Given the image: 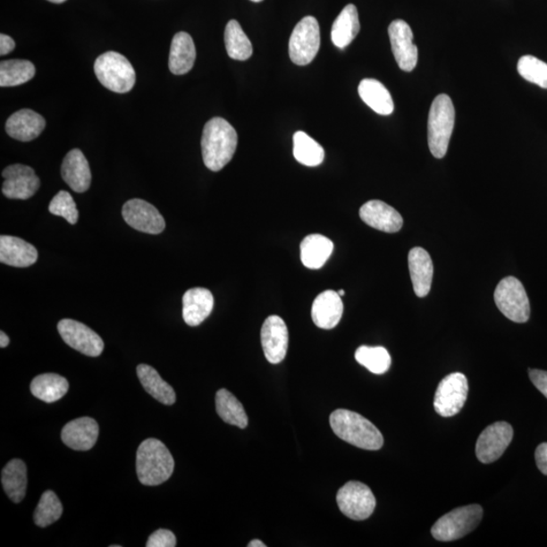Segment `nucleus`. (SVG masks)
Returning a JSON list of instances; mask_svg holds the SVG:
<instances>
[{
	"instance_id": "f257e3e1",
	"label": "nucleus",
	"mask_w": 547,
	"mask_h": 547,
	"mask_svg": "<svg viewBox=\"0 0 547 547\" xmlns=\"http://www.w3.org/2000/svg\"><path fill=\"white\" fill-rule=\"evenodd\" d=\"M238 133L223 118H212L204 127L201 147L205 165L219 172L231 161L238 147Z\"/></svg>"
},
{
	"instance_id": "f03ea898",
	"label": "nucleus",
	"mask_w": 547,
	"mask_h": 547,
	"mask_svg": "<svg viewBox=\"0 0 547 547\" xmlns=\"http://www.w3.org/2000/svg\"><path fill=\"white\" fill-rule=\"evenodd\" d=\"M331 427L340 439L365 450H379L384 440L374 424L366 417L348 409H337L330 417Z\"/></svg>"
},
{
	"instance_id": "7ed1b4c3",
	"label": "nucleus",
	"mask_w": 547,
	"mask_h": 547,
	"mask_svg": "<svg viewBox=\"0 0 547 547\" xmlns=\"http://www.w3.org/2000/svg\"><path fill=\"white\" fill-rule=\"evenodd\" d=\"M174 460L166 446L155 438L140 444L136 455V470L139 482L144 485H158L172 476Z\"/></svg>"
},
{
	"instance_id": "20e7f679",
	"label": "nucleus",
	"mask_w": 547,
	"mask_h": 547,
	"mask_svg": "<svg viewBox=\"0 0 547 547\" xmlns=\"http://www.w3.org/2000/svg\"><path fill=\"white\" fill-rule=\"evenodd\" d=\"M455 123V110L450 97L439 95L432 103L428 119V144L431 154L443 158L450 147Z\"/></svg>"
},
{
	"instance_id": "39448f33",
	"label": "nucleus",
	"mask_w": 547,
	"mask_h": 547,
	"mask_svg": "<svg viewBox=\"0 0 547 547\" xmlns=\"http://www.w3.org/2000/svg\"><path fill=\"white\" fill-rule=\"evenodd\" d=\"M95 73L105 88L117 94L128 93L136 81V73L130 61L114 51L105 52L97 57Z\"/></svg>"
},
{
	"instance_id": "423d86ee",
	"label": "nucleus",
	"mask_w": 547,
	"mask_h": 547,
	"mask_svg": "<svg viewBox=\"0 0 547 547\" xmlns=\"http://www.w3.org/2000/svg\"><path fill=\"white\" fill-rule=\"evenodd\" d=\"M483 514L484 510L480 505L454 509L451 512L441 517L432 527L431 534L438 542L458 541L478 526Z\"/></svg>"
},
{
	"instance_id": "0eeeda50",
	"label": "nucleus",
	"mask_w": 547,
	"mask_h": 547,
	"mask_svg": "<svg viewBox=\"0 0 547 547\" xmlns=\"http://www.w3.org/2000/svg\"><path fill=\"white\" fill-rule=\"evenodd\" d=\"M495 301L501 314L510 321L518 324L528 322L530 303L528 296L520 281L515 277H506L498 284Z\"/></svg>"
},
{
	"instance_id": "6e6552de",
	"label": "nucleus",
	"mask_w": 547,
	"mask_h": 547,
	"mask_svg": "<svg viewBox=\"0 0 547 547\" xmlns=\"http://www.w3.org/2000/svg\"><path fill=\"white\" fill-rule=\"evenodd\" d=\"M321 48V30L314 17L303 18L293 29L289 40V55L296 65H307Z\"/></svg>"
},
{
	"instance_id": "1a4fd4ad",
	"label": "nucleus",
	"mask_w": 547,
	"mask_h": 547,
	"mask_svg": "<svg viewBox=\"0 0 547 547\" xmlns=\"http://www.w3.org/2000/svg\"><path fill=\"white\" fill-rule=\"evenodd\" d=\"M337 503L348 518L362 521L374 514L376 499L369 486L360 482H349L337 493Z\"/></svg>"
},
{
	"instance_id": "9d476101",
	"label": "nucleus",
	"mask_w": 547,
	"mask_h": 547,
	"mask_svg": "<svg viewBox=\"0 0 547 547\" xmlns=\"http://www.w3.org/2000/svg\"><path fill=\"white\" fill-rule=\"evenodd\" d=\"M468 395V383L465 374L456 372L447 375L437 387L434 408L441 417L458 415L465 407Z\"/></svg>"
},
{
	"instance_id": "9b49d317",
	"label": "nucleus",
	"mask_w": 547,
	"mask_h": 547,
	"mask_svg": "<svg viewBox=\"0 0 547 547\" xmlns=\"http://www.w3.org/2000/svg\"><path fill=\"white\" fill-rule=\"evenodd\" d=\"M514 431L506 422H497L485 428L477 439L476 458L484 465L495 462L512 442Z\"/></svg>"
},
{
	"instance_id": "f8f14e48",
	"label": "nucleus",
	"mask_w": 547,
	"mask_h": 547,
	"mask_svg": "<svg viewBox=\"0 0 547 547\" xmlns=\"http://www.w3.org/2000/svg\"><path fill=\"white\" fill-rule=\"evenodd\" d=\"M58 332L65 343L89 357H98L104 351V341L88 325L73 319H63L58 324Z\"/></svg>"
},
{
	"instance_id": "ddd939ff",
	"label": "nucleus",
	"mask_w": 547,
	"mask_h": 547,
	"mask_svg": "<svg viewBox=\"0 0 547 547\" xmlns=\"http://www.w3.org/2000/svg\"><path fill=\"white\" fill-rule=\"evenodd\" d=\"M3 177V193L9 199L27 200L37 193L41 185L32 167L24 164L7 166Z\"/></svg>"
},
{
	"instance_id": "4468645a",
	"label": "nucleus",
	"mask_w": 547,
	"mask_h": 547,
	"mask_svg": "<svg viewBox=\"0 0 547 547\" xmlns=\"http://www.w3.org/2000/svg\"><path fill=\"white\" fill-rule=\"evenodd\" d=\"M391 49L395 61L401 71L413 72L417 63V46L414 44V34L408 22L395 20L389 28Z\"/></svg>"
},
{
	"instance_id": "2eb2a0df",
	"label": "nucleus",
	"mask_w": 547,
	"mask_h": 547,
	"mask_svg": "<svg viewBox=\"0 0 547 547\" xmlns=\"http://www.w3.org/2000/svg\"><path fill=\"white\" fill-rule=\"evenodd\" d=\"M122 215L134 230L149 234L164 231L165 222L159 211L150 203L141 199L129 200L122 209Z\"/></svg>"
},
{
	"instance_id": "dca6fc26",
	"label": "nucleus",
	"mask_w": 547,
	"mask_h": 547,
	"mask_svg": "<svg viewBox=\"0 0 547 547\" xmlns=\"http://www.w3.org/2000/svg\"><path fill=\"white\" fill-rule=\"evenodd\" d=\"M263 351L271 364H279L285 359L289 332L282 318L271 316L265 319L261 331Z\"/></svg>"
},
{
	"instance_id": "f3484780",
	"label": "nucleus",
	"mask_w": 547,
	"mask_h": 547,
	"mask_svg": "<svg viewBox=\"0 0 547 547\" xmlns=\"http://www.w3.org/2000/svg\"><path fill=\"white\" fill-rule=\"evenodd\" d=\"M360 218L370 227L387 233L400 231L404 224V219L397 210L379 200L365 203L360 208Z\"/></svg>"
},
{
	"instance_id": "a211bd4d",
	"label": "nucleus",
	"mask_w": 547,
	"mask_h": 547,
	"mask_svg": "<svg viewBox=\"0 0 547 547\" xmlns=\"http://www.w3.org/2000/svg\"><path fill=\"white\" fill-rule=\"evenodd\" d=\"M343 313V301L339 293L333 290H325L319 294L311 307L314 323L323 330L336 328Z\"/></svg>"
},
{
	"instance_id": "6ab92c4d",
	"label": "nucleus",
	"mask_w": 547,
	"mask_h": 547,
	"mask_svg": "<svg viewBox=\"0 0 547 547\" xmlns=\"http://www.w3.org/2000/svg\"><path fill=\"white\" fill-rule=\"evenodd\" d=\"M98 437V425L91 417H80L65 425L61 432L63 443L76 451H88Z\"/></svg>"
},
{
	"instance_id": "aec40b11",
	"label": "nucleus",
	"mask_w": 547,
	"mask_h": 547,
	"mask_svg": "<svg viewBox=\"0 0 547 547\" xmlns=\"http://www.w3.org/2000/svg\"><path fill=\"white\" fill-rule=\"evenodd\" d=\"M45 127L46 121L40 114L22 109L7 119L5 131L15 140L28 142L39 137Z\"/></svg>"
},
{
	"instance_id": "412c9836",
	"label": "nucleus",
	"mask_w": 547,
	"mask_h": 547,
	"mask_svg": "<svg viewBox=\"0 0 547 547\" xmlns=\"http://www.w3.org/2000/svg\"><path fill=\"white\" fill-rule=\"evenodd\" d=\"M61 176L76 193L88 191L91 182L90 167L81 150L75 148L68 152L61 165Z\"/></svg>"
},
{
	"instance_id": "4be33fe9",
	"label": "nucleus",
	"mask_w": 547,
	"mask_h": 547,
	"mask_svg": "<svg viewBox=\"0 0 547 547\" xmlns=\"http://www.w3.org/2000/svg\"><path fill=\"white\" fill-rule=\"evenodd\" d=\"M215 298L208 289L192 288L182 296V317L189 326L201 324L212 313Z\"/></svg>"
},
{
	"instance_id": "5701e85b",
	"label": "nucleus",
	"mask_w": 547,
	"mask_h": 547,
	"mask_svg": "<svg viewBox=\"0 0 547 547\" xmlns=\"http://www.w3.org/2000/svg\"><path fill=\"white\" fill-rule=\"evenodd\" d=\"M38 260V250L24 240L2 235L0 237V262L15 268H28Z\"/></svg>"
},
{
	"instance_id": "b1692460",
	"label": "nucleus",
	"mask_w": 547,
	"mask_h": 547,
	"mask_svg": "<svg viewBox=\"0 0 547 547\" xmlns=\"http://www.w3.org/2000/svg\"><path fill=\"white\" fill-rule=\"evenodd\" d=\"M408 268L416 295L417 298H425L430 293L433 274H434L432 258L427 250L422 248L410 249Z\"/></svg>"
},
{
	"instance_id": "393cba45",
	"label": "nucleus",
	"mask_w": 547,
	"mask_h": 547,
	"mask_svg": "<svg viewBox=\"0 0 547 547\" xmlns=\"http://www.w3.org/2000/svg\"><path fill=\"white\" fill-rule=\"evenodd\" d=\"M196 60V48L192 37L180 32L173 38L169 59L172 73L182 75L192 70Z\"/></svg>"
},
{
	"instance_id": "a878e982",
	"label": "nucleus",
	"mask_w": 547,
	"mask_h": 547,
	"mask_svg": "<svg viewBox=\"0 0 547 547\" xmlns=\"http://www.w3.org/2000/svg\"><path fill=\"white\" fill-rule=\"evenodd\" d=\"M360 32L358 11L354 4H348L333 21L332 27V41L340 49H344L351 44Z\"/></svg>"
},
{
	"instance_id": "bb28decb",
	"label": "nucleus",
	"mask_w": 547,
	"mask_h": 547,
	"mask_svg": "<svg viewBox=\"0 0 547 547\" xmlns=\"http://www.w3.org/2000/svg\"><path fill=\"white\" fill-rule=\"evenodd\" d=\"M333 249V243L322 234H310L300 245L301 262L308 269L317 270L324 267Z\"/></svg>"
},
{
	"instance_id": "cd10ccee",
	"label": "nucleus",
	"mask_w": 547,
	"mask_h": 547,
	"mask_svg": "<svg viewBox=\"0 0 547 547\" xmlns=\"http://www.w3.org/2000/svg\"><path fill=\"white\" fill-rule=\"evenodd\" d=\"M358 93L362 101L379 115L389 116L393 113L392 97L382 82L372 79L363 80Z\"/></svg>"
},
{
	"instance_id": "c85d7f7f",
	"label": "nucleus",
	"mask_w": 547,
	"mask_h": 547,
	"mask_svg": "<svg viewBox=\"0 0 547 547\" xmlns=\"http://www.w3.org/2000/svg\"><path fill=\"white\" fill-rule=\"evenodd\" d=\"M137 375L140 383L152 398L165 406H172L176 402L177 397L173 387L164 382L158 374V372L147 364H140L137 366Z\"/></svg>"
},
{
	"instance_id": "c756f323",
	"label": "nucleus",
	"mask_w": 547,
	"mask_h": 547,
	"mask_svg": "<svg viewBox=\"0 0 547 547\" xmlns=\"http://www.w3.org/2000/svg\"><path fill=\"white\" fill-rule=\"evenodd\" d=\"M2 483L6 495L13 503L24 500L28 486L27 467L24 461L13 459L3 469Z\"/></svg>"
},
{
	"instance_id": "7c9ffc66",
	"label": "nucleus",
	"mask_w": 547,
	"mask_h": 547,
	"mask_svg": "<svg viewBox=\"0 0 547 547\" xmlns=\"http://www.w3.org/2000/svg\"><path fill=\"white\" fill-rule=\"evenodd\" d=\"M70 390L67 379L55 374L37 376L30 383V392L35 398L52 404L64 397Z\"/></svg>"
},
{
	"instance_id": "2f4dec72",
	"label": "nucleus",
	"mask_w": 547,
	"mask_h": 547,
	"mask_svg": "<svg viewBox=\"0 0 547 547\" xmlns=\"http://www.w3.org/2000/svg\"><path fill=\"white\" fill-rule=\"evenodd\" d=\"M35 65L28 60L13 59L0 63V87L10 88L24 85L34 78Z\"/></svg>"
},
{
	"instance_id": "473e14b6",
	"label": "nucleus",
	"mask_w": 547,
	"mask_h": 547,
	"mask_svg": "<svg viewBox=\"0 0 547 547\" xmlns=\"http://www.w3.org/2000/svg\"><path fill=\"white\" fill-rule=\"evenodd\" d=\"M215 402L217 414L225 423L240 429L247 428L248 419L246 410L231 392L225 389L219 390Z\"/></svg>"
},
{
	"instance_id": "72a5a7b5",
	"label": "nucleus",
	"mask_w": 547,
	"mask_h": 547,
	"mask_svg": "<svg viewBox=\"0 0 547 547\" xmlns=\"http://www.w3.org/2000/svg\"><path fill=\"white\" fill-rule=\"evenodd\" d=\"M224 42L228 56L231 59L245 61L253 55V46L243 32L238 21H228L225 28Z\"/></svg>"
},
{
	"instance_id": "f704fd0d",
	"label": "nucleus",
	"mask_w": 547,
	"mask_h": 547,
	"mask_svg": "<svg viewBox=\"0 0 547 547\" xmlns=\"http://www.w3.org/2000/svg\"><path fill=\"white\" fill-rule=\"evenodd\" d=\"M293 155L303 165L317 166L324 162V150L306 132L299 131L293 136Z\"/></svg>"
},
{
	"instance_id": "c9c22d12",
	"label": "nucleus",
	"mask_w": 547,
	"mask_h": 547,
	"mask_svg": "<svg viewBox=\"0 0 547 547\" xmlns=\"http://www.w3.org/2000/svg\"><path fill=\"white\" fill-rule=\"evenodd\" d=\"M355 359L374 374H384L391 365V355L383 347L361 346L357 349Z\"/></svg>"
},
{
	"instance_id": "e433bc0d",
	"label": "nucleus",
	"mask_w": 547,
	"mask_h": 547,
	"mask_svg": "<svg viewBox=\"0 0 547 547\" xmlns=\"http://www.w3.org/2000/svg\"><path fill=\"white\" fill-rule=\"evenodd\" d=\"M63 514V507L56 493L52 491L45 492L37 506L34 521L37 526L47 527L55 523Z\"/></svg>"
},
{
	"instance_id": "4c0bfd02",
	"label": "nucleus",
	"mask_w": 547,
	"mask_h": 547,
	"mask_svg": "<svg viewBox=\"0 0 547 547\" xmlns=\"http://www.w3.org/2000/svg\"><path fill=\"white\" fill-rule=\"evenodd\" d=\"M517 70L524 80L543 88H547V63L531 55L519 59Z\"/></svg>"
},
{
	"instance_id": "58836bf2",
	"label": "nucleus",
	"mask_w": 547,
	"mask_h": 547,
	"mask_svg": "<svg viewBox=\"0 0 547 547\" xmlns=\"http://www.w3.org/2000/svg\"><path fill=\"white\" fill-rule=\"evenodd\" d=\"M51 215L63 217L68 223L74 225L79 222V210L72 196L66 191H60L49 205Z\"/></svg>"
},
{
	"instance_id": "ea45409f",
	"label": "nucleus",
	"mask_w": 547,
	"mask_h": 547,
	"mask_svg": "<svg viewBox=\"0 0 547 547\" xmlns=\"http://www.w3.org/2000/svg\"><path fill=\"white\" fill-rule=\"evenodd\" d=\"M147 546L174 547L177 546V538L170 530L158 529L149 536Z\"/></svg>"
},
{
	"instance_id": "a19ab883",
	"label": "nucleus",
	"mask_w": 547,
	"mask_h": 547,
	"mask_svg": "<svg viewBox=\"0 0 547 547\" xmlns=\"http://www.w3.org/2000/svg\"><path fill=\"white\" fill-rule=\"evenodd\" d=\"M529 377L532 383L547 399V371L529 369Z\"/></svg>"
},
{
	"instance_id": "79ce46f5",
	"label": "nucleus",
	"mask_w": 547,
	"mask_h": 547,
	"mask_svg": "<svg viewBox=\"0 0 547 547\" xmlns=\"http://www.w3.org/2000/svg\"><path fill=\"white\" fill-rule=\"evenodd\" d=\"M535 460L539 470L547 475V443H543L536 448Z\"/></svg>"
},
{
	"instance_id": "37998d69",
	"label": "nucleus",
	"mask_w": 547,
	"mask_h": 547,
	"mask_svg": "<svg viewBox=\"0 0 547 547\" xmlns=\"http://www.w3.org/2000/svg\"><path fill=\"white\" fill-rule=\"evenodd\" d=\"M15 47V43L10 36L0 35V55H9Z\"/></svg>"
},
{
	"instance_id": "c03bdc74",
	"label": "nucleus",
	"mask_w": 547,
	"mask_h": 547,
	"mask_svg": "<svg viewBox=\"0 0 547 547\" xmlns=\"http://www.w3.org/2000/svg\"><path fill=\"white\" fill-rule=\"evenodd\" d=\"M10 344V338L4 332H0V347L6 348Z\"/></svg>"
},
{
	"instance_id": "a18cd8bd",
	"label": "nucleus",
	"mask_w": 547,
	"mask_h": 547,
	"mask_svg": "<svg viewBox=\"0 0 547 547\" xmlns=\"http://www.w3.org/2000/svg\"><path fill=\"white\" fill-rule=\"evenodd\" d=\"M248 547H265L267 545H265L263 542L258 541V539H255V541L250 542L248 544Z\"/></svg>"
},
{
	"instance_id": "49530a36",
	"label": "nucleus",
	"mask_w": 547,
	"mask_h": 547,
	"mask_svg": "<svg viewBox=\"0 0 547 547\" xmlns=\"http://www.w3.org/2000/svg\"><path fill=\"white\" fill-rule=\"evenodd\" d=\"M48 2L53 3V4H63L66 2V0H48Z\"/></svg>"
},
{
	"instance_id": "de8ad7c7",
	"label": "nucleus",
	"mask_w": 547,
	"mask_h": 547,
	"mask_svg": "<svg viewBox=\"0 0 547 547\" xmlns=\"http://www.w3.org/2000/svg\"><path fill=\"white\" fill-rule=\"evenodd\" d=\"M338 293L341 296H341L345 295V291L344 290H340Z\"/></svg>"
},
{
	"instance_id": "09e8293b",
	"label": "nucleus",
	"mask_w": 547,
	"mask_h": 547,
	"mask_svg": "<svg viewBox=\"0 0 547 547\" xmlns=\"http://www.w3.org/2000/svg\"><path fill=\"white\" fill-rule=\"evenodd\" d=\"M250 2H253V3H261V2H263V0H250Z\"/></svg>"
}]
</instances>
